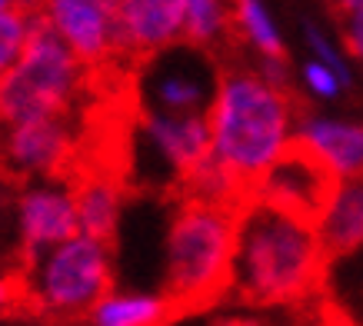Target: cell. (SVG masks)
Instances as JSON below:
<instances>
[{
	"instance_id": "obj_24",
	"label": "cell",
	"mask_w": 363,
	"mask_h": 326,
	"mask_svg": "<svg viewBox=\"0 0 363 326\" xmlns=\"http://www.w3.org/2000/svg\"><path fill=\"white\" fill-rule=\"evenodd\" d=\"M11 7H21V11H40V0H0V11H11Z\"/></svg>"
},
{
	"instance_id": "obj_22",
	"label": "cell",
	"mask_w": 363,
	"mask_h": 326,
	"mask_svg": "<svg viewBox=\"0 0 363 326\" xmlns=\"http://www.w3.org/2000/svg\"><path fill=\"white\" fill-rule=\"evenodd\" d=\"M340 21H343V47L350 50V57L363 60V4L343 11Z\"/></svg>"
},
{
	"instance_id": "obj_10",
	"label": "cell",
	"mask_w": 363,
	"mask_h": 326,
	"mask_svg": "<svg viewBox=\"0 0 363 326\" xmlns=\"http://www.w3.org/2000/svg\"><path fill=\"white\" fill-rule=\"evenodd\" d=\"M200 50L207 47L190 44V54L167 57V47L150 54L157 60V74L147 77V107L167 110V113H207L213 90H217V77H210V67H200Z\"/></svg>"
},
{
	"instance_id": "obj_17",
	"label": "cell",
	"mask_w": 363,
	"mask_h": 326,
	"mask_svg": "<svg viewBox=\"0 0 363 326\" xmlns=\"http://www.w3.org/2000/svg\"><path fill=\"white\" fill-rule=\"evenodd\" d=\"M230 23L260 57H284V37L264 0H230Z\"/></svg>"
},
{
	"instance_id": "obj_14",
	"label": "cell",
	"mask_w": 363,
	"mask_h": 326,
	"mask_svg": "<svg viewBox=\"0 0 363 326\" xmlns=\"http://www.w3.org/2000/svg\"><path fill=\"white\" fill-rule=\"evenodd\" d=\"M313 227L330 260H347L363 250V174L333 180Z\"/></svg>"
},
{
	"instance_id": "obj_5",
	"label": "cell",
	"mask_w": 363,
	"mask_h": 326,
	"mask_svg": "<svg viewBox=\"0 0 363 326\" xmlns=\"http://www.w3.org/2000/svg\"><path fill=\"white\" fill-rule=\"evenodd\" d=\"M87 64L44 23L40 11L21 57L0 77V123L70 113L84 90Z\"/></svg>"
},
{
	"instance_id": "obj_6",
	"label": "cell",
	"mask_w": 363,
	"mask_h": 326,
	"mask_svg": "<svg viewBox=\"0 0 363 326\" xmlns=\"http://www.w3.org/2000/svg\"><path fill=\"white\" fill-rule=\"evenodd\" d=\"M0 127V170L13 184L60 176L74 157V127L67 113L27 117Z\"/></svg>"
},
{
	"instance_id": "obj_16",
	"label": "cell",
	"mask_w": 363,
	"mask_h": 326,
	"mask_svg": "<svg viewBox=\"0 0 363 326\" xmlns=\"http://www.w3.org/2000/svg\"><path fill=\"white\" fill-rule=\"evenodd\" d=\"M90 320L97 326H157L174 316V303L167 300V293H107L100 296L94 310H90Z\"/></svg>"
},
{
	"instance_id": "obj_26",
	"label": "cell",
	"mask_w": 363,
	"mask_h": 326,
	"mask_svg": "<svg viewBox=\"0 0 363 326\" xmlns=\"http://www.w3.org/2000/svg\"><path fill=\"white\" fill-rule=\"evenodd\" d=\"M333 7H337V13H343V11H350V7H357V4H363V0H330Z\"/></svg>"
},
{
	"instance_id": "obj_8",
	"label": "cell",
	"mask_w": 363,
	"mask_h": 326,
	"mask_svg": "<svg viewBox=\"0 0 363 326\" xmlns=\"http://www.w3.org/2000/svg\"><path fill=\"white\" fill-rule=\"evenodd\" d=\"M40 17L87 67L117 54V0H40Z\"/></svg>"
},
{
	"instance_id": "obj_21",
	"label": "cell",
	"mask_w": 363,
	"mask_h": 326,
	"mask_svg": "<svg viewBox=\"0 0 363 326\" xmlns=\"http://www.w3.org/2000/svg\"><path fill=\"white\" fill-rule=\"evenodd\" d=\"M303 37H307V47L313 50V57L317 60H323L327 67H333L337 74L347 80V87H353V70H350V60H347V54H343L340 47L333 44L327 33L320 30V27H313V23H307V30H303Z\"/></svg>"
},
{
	"instance_id": "obj_11",
	"label": "cell",
	"mask_w": 363,
	"mask_h": 326,
	"mask_svg": "<svg viewBox=\"0 0 363 326\" xmlns=\"http://www.w3.org/2000/svg\"><path fill=\"white\" fill-rule=\"evenodd\" d=\"M187 0H117V54L150 57L184 40Z\"/></svg>"
},
{
	"instance_id": "obj_4",
	"label": "cell",
	"mask_w": 363,
	"mask_h": 326,
	"mask_svg": "<svg viewBox=\"0 0 363 326\" xmlns=\"http://www.w3.org/2000/svg\"><path fill=\"white\" fill-rule=\"evenodd\" d=\"M107 290H113L111 243L80 230L30 257L21 273L23 303L60 320L87 316Z\"/></svg>"
},
{
	"instance_id": "obj_7",
	"label": "cell",
	"mask_w": 363,
	"mask_h": 326,
	"mask_svg": "<svg viewBox=\"0 0 363 326\" xmlns=\"http://www.w3.org/2000/svg\"><path fill=\"white\" fill-rule=\"evenodd\" d=\"M13 213V240L21 250V263L37 257L40 250L77 233V200L74 186L60 176L23 180L11 203Z\"/></svg>"
},
{
	"instance_id": "obj_18",
	"label": "cell",
	"mask_w": 363,
	"mask_h": 326,
	"mask_svg": "<svg viewBox=\"0 0 363 326\" xmlns=\"http://www.w3.org/2000/svg\"><path fill=\"white\" fill-rule=\"evenodd\" d=\"M233 30L230 0H187L184 7V40L210 47Z\"/></svg>"
},
{
	"instance_id": "obj_12",
	"label": "cell",
	"mask_w": 363,
	"mask_h": 326,
	"mask_svg": "<svg viewBox=\"0 0 363 326\" xmlns=\"http://www.w3.org/2000/svg\"><path fill=\"white\" fill-rule=\"evenodd\" d=\"M294 143L327 167L333 180L363 174V123L327 113H307L294 123Z\"/></svg>"
},
{
	"instance_id": "obj_20",
	"label": "cell",
	"mask_w": 363,
	"mask_h": 326,
	"mask_svg": "<svg viewBox=\"0 0 363 326\" xmlns=\"http://www.w3.org/2000/svg\"><path fill=\"white\" fill-rule=\"evenodd\" d=\"M300 80L310 90V97H317V100H340L343 90H347V80L333 67L317 60V57H310L307 64L300 67Z\"/></svg>"
},
{
	"instance_id": "obj_19",
	"label": "cell",
	"mask_w": 363,
	"mask_h": 326,
	"mask_svg": "<svg viewBox=\"0 0 363 326\" xmlns=\"http://www.w3.org/2000/svg\"><path fill=\"white\" fill-rule=\"evenodd\" d=\"M33 21H37V11H21V7L0 11V77L7 74L11 64L21 57Z\"/></svg>"
},
{
	"instance_id": "obj_23",
	"label": "cell",
	"mask_w": 363,
	"mask_h": 326,
	"mask_svg": "<svg viewBox=\"0 0 363 326\" xmlns=\"http://www.w3.org/2000/svg\"><path fill=\"white\" fill-rule=\"evenodd\" d=\"M21 303H23V293H21V273L0 270V316L13 313V310H17Z\"/></svg>"
},
{
	"instance_id": "obj_9",
	"label": "cell",
	"mask_w": 363,
	"mask_h": 326,
	"mask_svg": "<svg viewBox=\"0 0 363 326\" xmlns=\"http://www.w3.org/2000/svg\"><path fill=\"white\" fill-rule=\"evenodd\" d=\"M330 186L333 176L327 174V167L313 160L303 147L290 143L264 174L253 180L247 193L313 220L320 213V207H323L327 193H330Z\"/></svg>"
},
{
	"instance_id": "obj_15",
	"label": "cell",
	"mask_w": 363,
	"mask_h": 326,
	"mask_svg": "<svg viewBox=\"0 0 363 326\" xmlns=\"http://www.w3.org/2000/svg\"><path fill=\"white\" fill-rule=\"evenodd\" d=\"M74 200H77L80 233H90V237L111 243L123 213L121 184L113 176H84L80 184H74Z\"/></svg>"
},
{
	"instance_id": "obj_1",
	"label": "cell",
	"mask_w": 363,
	"mask_h": 326,
	"mask_svg": "<svg viewBox=\"0 0 363 326\" xmlns=\"http://www.w3.org/2000/svg\"><path fill=\"white\" fill-rule=\"evenodd\" d=\"M327 250L310 217L274 207L260 196H243L233 223V260L227 290L253 306L300 303L320 290Z\"/></svg>"
},
{
	"instance_id": "obj_13",
	"label": "cell",
	"mask_w": 363,
	"mask_h": 326,
	"mask_svg": "<svg viewBox=\"0 0 363 326\" xmlns=\"http://www.w3.org/2000/svg\"><path fill=\"white\" fill-rule=\"evenodd\" d=\"M143 137L150 140L154 153L174 170L177 176L190 174L210 153V123L207 113H167L147 110L143 113Z\"/></svg>"
},
{
	"instance_id": "obj_25",
	"label": "cell",
	"mask_w": 363,
	"mask_h": 326,
	"mask_svg": "<svg viewBox=\"0 0 363 326\" xmlns=\"http://www.w3.org/2000/svg\"><path fill=\"white\" fill-rule=\"evenodd\" d=\"M11 184H13V180H11L7 174H4V170H0V217H4V210H11V207H7V196H11Z\"/></svg>"
},
{
	"instance_id": "obj_3",
	"label": "cell",
	"mask_w": 363,
	"mask_h": 326,
	"mask_svg": "<svg viewBox=\"0 0 363 326\" xmlns=\"http://www.w3.org/2000/svg\"><path fill=\"white\" fill-rule=\"evenodd\" d=\"M233 203L187 196L164 240V286L174 313L203 310L227 290L233 260Z\"/></svg>"
},
{
	"instance_id": "obj_2",
	"label": "cell",
	"mask_w": 363,
	"mask_h": 326,
	"mask_svg": "<svg viewBox=\"0 0 363 326\" xmlns=\"http://www.w3.org/2000/svg\"><path fill=\"white\" fill-rule=\"evenodd\" d=\"M207 123L210 157L250 190L253 180L294 143L297 113L286 87L253 70H230L217 80Z\"/></svg>"
}]
</instances>
